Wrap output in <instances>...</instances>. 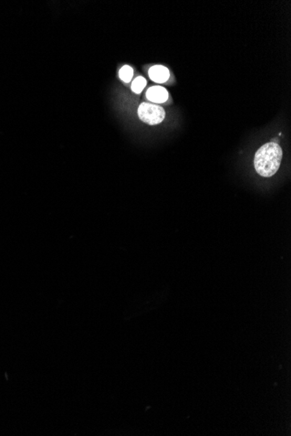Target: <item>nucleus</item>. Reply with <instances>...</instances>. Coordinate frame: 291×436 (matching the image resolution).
Instances as JSON below:
<instances>
[{"label":"nucleus","instance_id":"nucleus-1","mask_svg":"<svg viewBox=\"0 0 291 436\" xmlns=\"http://www.w3.org/2000/svg\"><path fill=\"white\" fill-rule=\"evenodd\" d=\"M283 158V150L274 142L263 145L254 155L255 171L263 177H272L278 171Z\"/></svg>","mask_w":291,"mask_h":436},{"label":"nucleus","instance_id":"nucleus-2","mask_svg":"<svg viewBox=\"0 0 291 436\" xmlns=\"http://www.w3.org/2000/svg\"><path fill=\"white\" fill-rule=\"evenodd\" d=\"M138 115L144 123L155 126L161 123L165 119L166 112L162 107L149 103H142L138 108Z\"/></svg>","mask_w":291,"mask_h":436},{"label":"nucleus","instance_id":"nucleus-3","mask_svg":"<svg viewBox=\"0 0 291 436\" xmlns=\"http://www.w3.org/2000/svg\"><path fill=\"white\" fill-rule=\"evenodd\" d=\"M147 98L155 103H164L168 99V91L164 87H150L147 91Z\"/></svg>","mask_w":291,"mask_h":436},{"label":"nucleus","instance_id":"nucleus-4","mask_svg":"<svg viewBox=\"0 0 291 436\" xmlns=\"http://www.w3.org/2000/svg\"><path fill=\"white\" fill-rule=\"evenodd\" d=\"M148 74L153 81L156 83H165L168 81L170 75L168 68L162 66H153L149 69Z\"/></svg>","mask_w":291,"mask_h":436},{"label":"nucleus","instance_id":"nucleus-5","mask_svg":"<svg viewBox=\"0 0 291 436\" xmlns=\"http://www.w3.org/2000/svg\"><path fill=\"white\" fill-rule=\"evenodd\" d=\"M119 78L124 81V82L128 83L131 81L133 76H134V71L133 68L129 66H124L120 70H119Z\"/></svg>","mask_w":291,"mask_h":436},{"label":"nucleus","instance_id":"nucleus-6","mask_svg":"<svg viewBox=\"0 0 291 436\" xmlns=\"http://www.w3.org/2000/svg\"><path fill=\"white\" fill-rule=\"evenodd\" d=\"M147 86V80L143 77H137L133 81L132 84V90L136 93H140L145 87Z\"/></svg>","mask_w":291,"mask_h":436}]
</instances>
